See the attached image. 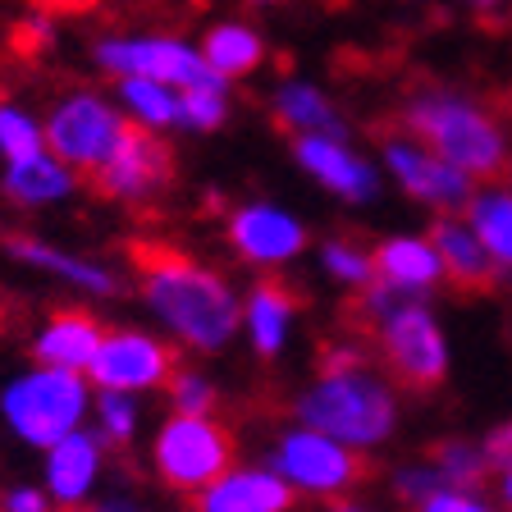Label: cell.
<instances>
[{
  "mask_svg": "<svg viewBox=\"0 0 512 512\" xmlns=\"http://www.w3.org/2000/svg\"><path fill=\"white\" fill-rule=\"evenodd\" d=\"M238 462V435L229 421L215 416H188V412H165L147 439V471L160 490L192 499L202 494L215 476Z\"/></svg>",
  "mask_w": 512,
  "mask_h": 512,
  "instance_id": "obj_5",
  "label": "cell"
},
{
  "mask_svg": "<svg viewBox=\"0 0 512 512\" xmlns=\"http://www.w3.org/2000/svg\"><path fill=\"white\" fill-rule=\"evenodd\" d=\"M92 398L96 389L83 371L32 362L0 384V426L23 448L46 453L92 421Z\"/></svg>",
  "mask_w": 512,
  "mask_h": 512,
  "instance_id": "obj_4",
  "label": "cell"
},
{
  "mask_svg": "<svg viewBox=\"0 0 512 512\" xmlns=\"http://www.w3.org/2000/svg\"><path fill=\"white\" fill-rule=\"evenodd\" d=\"M243 5H252V10H275V5H284V0H243Z\"/></svg>",
  "mask_w": 512,
  "mask_h": 512,
  "instance_id": "obj_43",
  "label": "cell"
},
{
  "mask_svg": "<svg viewBox=\"0 0 512 512\" xmlns=\"http://www.w3.org/2000/svg\"><path fill=\"white\" fill-rule=\"evenodd\" d=\"M398 128H407L421 147H430L439 160L467 179H503L512 165V147L494 110H485L476 96L453 87H421L403 101Z\"/></svg>",
  "mask_w": 512,
  "mask_h": 512,
  "instance_id": "obj_2",
  "label": "cell"
},
{
  "mask_svg": "<svg viewBox=\"0 0 512 512\" xmlns=\"http://www.w3.org/2000/svg\"><path fill=\"white\" fill-rule=\"evenodd\" d=\"M371 348L384 375L407 394H435L448 380V339L435 311L426 307V298L398 302L371 330Z\"/></svg>",
  "mask_w": 512,
  "mask_h": 512,
  "instance_id": "obj_8",
  "label": "cell"
},
{
  "mask_svg": "<svg viewBox=\"0 0 512 512\" xmlns=\"http://www.w3.org/2000/svg\"><path fill=\"white\" fill-rule=\"evenodd\" d=\"M224 403L220 384H215L211 371H202V366H183L170 375V384H165V412H188V416H215Z\"/></svg>",
  "mask_w": 512,
  "mask_h": 512,
  "instance_id": "obj_32",
  "label": "cell"
},
{
  "mask_svg": "<svg viewBox=\"0 0 512 512\" xmlns=\"http://www.w3.org/2000/svg\"><path fill=\"white\" fill-rule=\"evenodd\" d=\"M174 183V147L160 133L128 128L119 151L92 174V188L101 202L128 206V211H147L156 206Z\"/></svg>",
  "mask_w": 512,
  "mask_h": 512,
  "instance_id": "obj_14",
  "label": "cell"
},
{
  "mask_svg": "<svg viewBox=\"0 0 512 512\" xmlns=\"http://www.w3.org/2000/svg\"><path fill=\"white\" fill-rule=\"evenodd\" d=\"M37 10H46V14H55V10H87L92 0H32Z\"/></svg>",
  "mask_w": 512,
  "mask_h": 512,
  "instance_id": "obj_40",
  "label": "cell"
},
{
  "mask_svg": "<svg viewBox=\"0 0 512 512\" xmlns=\"http://www.w3.org/2000/svg\"><path fill=\"white\" fill-rule=\"evenodd\" d=\"M467 5H471V10H480V14H490V10H499L503 0H467Z\"/></svg>",
  "mask_w": 512,
  "mask_h": 512,
  "instance_id": "obj_42",
  "label": "cell"
},
{
  "mask_svg": "<svg viewBox=\"0 0 512 512\" xmlns=\"http://www.w3.org/2000/svg\"><path fill=\"white\" fill-rule=\"evenodd\" d=\"M174 371H179V348L160 330L106 325V339H101L92 366H87V380H92V389L147 398V394H165Z\"/></svg>",
  "mask_w": 512,
  "mask_h": 512,
  "instance_id": "obj_9",
  "label": "cell"
},
{
  "mask_svg": "<svg viewBox=\"0 0 512 512\" xmlns=\"http://www.w3.org/2000/svg\"><path fill=\"white\" fill-rule=\"evenodd\" d=\"M412 512H494V503H485L476 490H439L435 499L416 503Z\"/></svg>",
  "mask_w": 512,
  "mask_h": 512,
  "instance_id": "obj_37",
  "label": "cell"
},
{
  "mask_svg": "<svg viewBox=\"0 0 512 512\" xmlns=\"http://www.w3.org/2000/svg\"><path fill=\"white\" fill-rule=\"evenodd\" d=\"M320 512H375L371 503H362V499H334V503H320Z\"/></svg>",
  "mask_w": 512,
  "mask_h": 512,
  "instance_id": "obj_39",
  "label": "cell"
},
{
  "mask_svg": "<svg viewBox=\"0 0 512 512\" xmlns=\"http://www.w3.org/2000/svg\"><path fill=\"white\" fill-rule=\"evenodd\" d=\"M298 494L266 462H234L202 494L188 499V512H293Z\"/></svg>",
  "mask_w": 512,
  "mask_h": 512,
  "instance_id": "obj_20",
  "label": "cell"
},
{
  "mask_svg": "<svg viewBox=\"0 0 512 512\" xmlns=\"http://www.w3.org/2000/svg\"><path fill=\"white\" fill-rule=\"evenodd\" d=\"M46 151V124L19 96H0V165Z\"/></svg>",
  "mask_w": 512,
  "mask_h": 512,
  "instance_id": "obj_29",
  "label": "cell"
},
{
  "mask_svg": "<svg viewBox=\"0 0 512 512\" xmlns=\"http://www.w3.org/2000/svg\"><path fill=\"white\" fill-rule=\"evenodd\" d=\"M508 174H512V165H508Z\"/></svg>",
  "mask_w": 512,
  "mask_h": 512,
  "instance_id": "obj_44",
  "label": "cell"
},
{
  "mask_svg": "<svg viewBox=\"0 0 512 512\" xmlns=\"http://www.w3.org/2000/svg\"><path fill=\"white\" fill-rule=\"evenodd\" d=\"M467 224L476 229L480 247L490 252L499 275H512V188H485L467 202Z\"/></svg>",
  "mask_w": 512,
  "mask_h": 512,
  "instance_id": "obj_26",
  "label": "cell"
},
{
  "mask_svg": "<svg viewBox=\"0 0 512 512\" xmlns=\"http://www.w3.org/2000/svg\"><path fill=\"white\" fill-rule=\"evenodd\" d=\"M426 458L444 471L453 490H480V485H485V476H494L490 462H485V448L471 444V439H462V435L435 439V444L426 448Z\"/></svg>",
  "mask_w": 512,
  "mask_h": 512,
  "instance_id": "obj_30",
  "label": "cell"
},
{
  "mask_svg": "<svg viewBox=\"0 0 512 512\" xmlns=\"http://www.w3.org/2000/svg\"><path fill=\"white\" fill-rule=\"evenodd\" d=\"M389 490H394V499L403 503V508H416V503L435 499L439 490H453V485H448V476L435 467V462L421 458V462H407V467H398L394 476H389Z\"/></svg>",
  "mask_w": 512,
  "mask_h": 512,
  "instance_id": "obj_33",
  "label": "cell"
},
{
  "mask_svg": "<svg viewBox=\"0 0 512 512\" xmlns=\"http://www.w3.org/2000/svg\"><path fill=\"white\" fill-rule=\"evenodd\" d=\"M380 165L412 202L430 206L435 215H458L476 197V179H467L430 147H421L407 128H384L380 133Z\"/></svg>",
  "mask_w": 512,
  "mask_h": 512,
  "instance_id": "obj_12",
  "label": "cell"
},
{
  "mask_svg": "<svg viewBox=\"0 0 512 512\" xmlns=\"http://www.w3.org/2000/svg\"><path fill=\"white\" fill-rule=\"evenodd\" d=\"M293 165L348 206H366L380 197V170L362 151H352L348 138H293Z\"/></svg>",
  "mask_w": 512,
  "mask_h": 512,
  "instance_id": "obj_16",
  "label": "cell"
},
{
  "mask_svg": "<svg viewBox=\"0 0 512 512\" xmlns=\"http://www.w3.org/2000/svg\"><path fill=\"white\" fill-rule=\"evenodd\" d=\"M0 512H60V508L42 490V480H14V485H0Z\"/></svg>",
  "mask_w": 512,
  "mask_h": 512,
  "instance_id": "obj_35",
  "label": "cell"
},
{
  "mask_svg": "<svg viewBox=\"0 0 512 512\" xmlns=\"http://www.w3.org/2000/svg\"><path fill=\"white\" fill-rule=\"evenodd\" d=\"M87 512H156V503H151L147 494H138L133 485H106L101 499H96Z\"/></svg>",
  "mask_w": 512,
  "mask_h": 512,
  "instance_id": "obj_36",
  "label": "cell"
},
{
  "mask_svg": "<svg viewBox=\"0 0 512 512\" xmlns=\"http://www.w3.org/2000/svg\"><path fill=\"white\" fill-rule=\"evenodd\" d=\"M316 266L330 284L348 288V293H362V288L375 284V247L352 234H330L316 247Z\"/></svg>",
  "mask_w": 512,
  "mask_h": 512,
  "instance_id": "obj_27",
  "label": "cell"
},
{
  "mask_svg": "<svg viewBox=\"0 0 512 512\" xmlns=\"http://www.w3.org/2000/svg\"><path fill=\"white\" fill-rule=\"evenodd\" d=\"M110 453L115 448L96 435L92 426L74 430L69 439L42 453V490L55 499L60 512H87L110 480Z\"/></svg>",
  "mask_w": 512,
  "mask_h": 512,
  "instance_id": "obj_15",
  "label": "cell"
},
{
  "mask_svg": "<svg viewBox=\"0 0 512 512\" xmlns=\"http://www.w3.org/2000/svg\"><path fill=\"white\" fill-rule=\"evenodd\" d=\"M499 499L512 508V471H503V480H499Z\"/></svg>",
  "mask_w": 512,
  "mask_h": 512,
  "instance_id": "obj_41",
  "label": "cell"
},
{
  "mask_svg": "<svg viewBox=\"0 0 512 512\" xmlns=\"http://www.w3.org/2000/svg\"><path fill=\"white\" fill-rule=\"evenodd\" d=\"M133 293L151 330L188 357H220L243 339V288L174 243L133 247Z\"/></svg>",
  "mask_w": 512,
  "mask_h": 512,
  "instance_id": "obj_1",
  "label": "cell"
},
{
  "mask_svg": "<svg viewBox=\"0 0 512 512\" xmlns=\"http://www.w3.org/2000/svg\"><path fill=\"white\" fill-rule=\"evenodd\" d=\"M0 252L10 256L14 266L55 279V284H64L69 293H78L87 302H110L128 288L119 266H110L101 256L78 252V247H64L46 234H32V229H10V234L0 238Z\"/></svg>",
  "mask_w": 512,
  "mask_h": 512,
  "instance_id": "obj_13",
  "label": "cell"
},
{
  "mask_svg": "<svg viewBox=\"0 0 512 512\" xmlns=\"http://www.w3.org/2000/svg\"><path fill=\"white\" fill-rule=\"evenodd\" d=\"M270 119L288 138H348V119L334 96L311 78H279L270 87Z\"/></svg>",
  "mask_w": 512,
  "mask_h": 512,
  "instance_id": "obj_22",
  "label": "cell"
},
{
  "mask_svg": "<svg viewBox=\"0 0 512 512\" xmlns=\"http://www.w3.org/2000/svg\"><path fill=\"white\" fill-rule=\"evenodd\" d=\"M375 279L407 298H430V288L444 284V261L430 234H389L375 243Z\"/></svg>",
  "mask_w": 512,
  "mask_h": 512,
  "instance_id": "obj_23",
  "label": "cell"
},
{
  "mask_svg": "<svg viewBox=\"0 0 512 512\" xmlns=\"http://www.w3.org/2000/svg\"><path fill=\"white\" fill-rule=\"evenodd\" d=\"M106 339V320L87 307H55L37 320V330L28 339V352L37 366H60V371H83L92 366L96 348Z\"/></svg>",
  "mask_w": 512,
  "mask_h": 512,
  "instance_id": "obj_19",
  "label": "cell"
},
{
  "mask_svg": "<svg viewBox=\"0 0 512 512\" xmlns=\"http://www.w3.org/2000/svg\"><path fill=\"white\" fill-rule=\"evenodd\" d=\"M480 448H485V462H490V471H512V421H503V426H494L490 435L480 439Z\"/></svg>",
  "mask_w": 512,
  "mask_h": 512,
  "instance_id": "obj_38",
  "label": "cell"
},
{
  "mask_svg": "<svg viewBox=\"0 0 512 512\" xmlns=\"http://www.w3.org/2000/svg\"><path fill=\"white\" fill-rule=\"evenodd\" d=\"M224 243L238 266L256 270V275H279L298 256H307L311 234L298 211H288L270 197H247L224 211Z\"/></svg>",
  "mask_w": 512,
  "mask_h": 512,
  "instance_id": "obj_10",
  "label": "cell"
},
{
  "mask_svg": "<svg viewBox=\"0 0 512 512\" xmlns=\"http://www.w3.org/2000/svg\"><path fill=\"white\" fill-rule=\"evenodd\" d=\"M302 316V298L298 288L284 284L275 275H256L243 288V339L261 362H279L284 348L293 343Z\"/></svg>",
  "mask_w": 512,
  "mask_h": 512,
  "instance_id": "obj_17",
  "label": "cell"
},
{
  "mask_svg": "<svg viewBox=\"0 0 512 512\" xmlns=\"http://www.w3.org/2000/svg\"><path fill=\"white\" fill-rule=\"evenodd\" d=\"M46 124V147L74 165L78 174L92 179L101 165L119 151V142L128 138V119L119 110L115 92H101V87H64L42 115Z\"/></svg>",
  "mask_w": 512,
  "mask_h": 512,
  "instance_id": "obj_7",
  "label": "cell"
},
{
  "mask_svg": "<svg viewBox=\"0 0 512 512\" xmlns=\"http://www.w3.org/2000/svg\"><path fill=\"white\" fill-rule=\"evenodd\" d=\"M266 467L275 476H284V485L298 499H311V503H334V499H348V494L362 490V480L371 476L366 467V453L357 448L339 444V439L320 435L311 426H298L288 421L284 430L275 435L266 453Z\"/></svg>",
  "mask_w": 512,
  "mask_h": 512,
  "instance_id": "obj_6",
  "label": "cell"
},
{
  "mask_svg": "<svg viewBox=\"0 0 512 512\" xmlns=\"http://www.w3.org/2000/svg\"><path fill=\"white\" fill-rule=\"evenodd\" d=\"M115 101L124 119L142 133H179L183 128V87L156 83V78H119Z\"/></svg>",
  "mask_w": 512,
  "mask_h": 512,
  "instance_id": "obj_25",
  "label": "cell"
},
{
  "mask_svg": "<svg viewBox=\"0 0 512 512\" xmlns=\"http://www.w3.org/2000/svg\"><path fill=\"white\" fill-rule=\"evenodd\" d=\"M92 64L106 78H156L170 87L202 83L206 69L197 42L174 32H101L92 42Z\"/></svg>",
  "mask_w": 512,
  "mask_h": 512,
  "instance_id": "obj_11",
  "label": "cell"
},
{
  "mask_svg": "<svg viewBox=\"0 0 512 512\" xmlns=\"http://www.w3.org/2000/svg\"><path fill=\"white\" fill-rule=\"evenodd\" d=\"M229 115H234V83H224L220 74L183 87V133H220Z\"/></svg>",
  "mask_w": 512,
  "mask_h": 512,
  "instance_id": "obj_28",
  "label": "cell"
},
{
  "mask_svg": "<svg viewBox=\"0 0 512 512\" xmlns=\"http://www.w3.org/2000/svg\"><path fill=\"white\" fill-rule=\"evenodd\" d=\"M197 51H202L206 69L220 74L224 83H243V78H252L256 69L270 60L266 32L247 19H215L211 28L202 32Z\"/></svg>",
  "mask_w": 512,
  "mask_h": 512,
  "instance_id": "obj_24",
  "label": "cell"
},
{
  "mask_svg": "<svg viewBox=\"0 0 512 512\" xmlns=\"http://www.w3.org/2000/svg\"><path fill=\"white\" fill-rule=\"evenodd\" d=\"M83 188V174L74 165H64L51 147L37 151V156H23L0 165V197L23 215H42L55 206H69Z\"/></svg>",
  "mask_w": 512,
  "mask_h": 512,
  "instance_id": "obj_18",
  "label": "cell"
},
{
  "mask_svg": "<svg viewBox=\"0 0 512 512\" xmlns=\"http://www.w3.org/2000/svg\"><path fill=\"white\" fill-rule=\"evenodd\" d=\"M87 426L106 439L110 448H128L142 435V398L115 394V389H96L92 398V421Z\"/></svg>",
  "mask_w": 512,
  "mask_h": 512,
  "instance_id": "obj_31",
  "label": "cell"
},
{
  "mask_svg": "<svg viewBox=\"0 0 512 512\" xmlns=\"http://www.w3.org/2000/svg\"><path fill=\"white\" fill-rule=\"evenodd\" d=\"M430 243H435L439 261H444V279L467 298H485L503 284L499 266L490 261V252L480 247L476 229L467 224V215H435L430 220Z\"/></svg>",
  "mask_w": 512,
  "mask_h": 512,
  "instance_id": "obj_21",
  "label": "cell"
},
{
  "mask_svg": "<svg viewBox=\"0 0 512 512\" xmlns=\"http://www.w3.org/2000/svg\"><path fill=\"white\" fill-rule=\"evenodd\" d=\"M293 421L371 453L398 430V384L375 371V362L352 371H316L293 394Z\"/></svg>",
  "mask_w": 512,
  "mask_h": 512,
  "instance_id": "obj_3",
  "label": "cell"
},
{
  "mask_svg": "<svg viewBox=\"0 0 512 512\" xmlns=\"http://www.w3.org/2000/svg\"><path fill=\"white\" fill-rule=\"evenodd\" d=\"M371 352L362 334H339V339L316 348V371H352V366H371Z\"/></svg>",
  "mask_w": 512,
  "mask_h": 512,
  "instance_id": "obj_34",
  "label": "cell"
}]
</instances>
